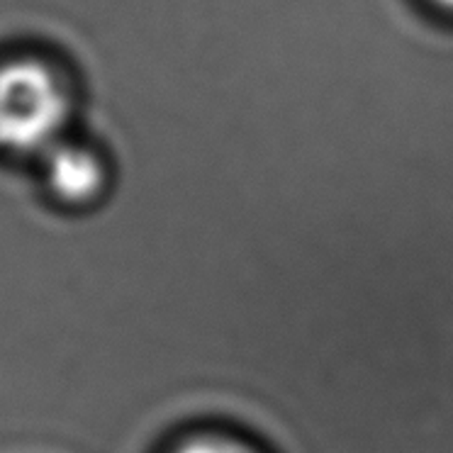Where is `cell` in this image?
I'll list each match as a JSON object with an SVG mask.
<instances>
[{
    "instance_id": "1",
    "label": "cell",
    "mask_w": 453,
    "mask_h": 453,
    "mask_svg": "<svg viewBox=\"0 0 453 453\" xmlns=\"http://www.w3.org/2000/svg\"><path fill=\"white\" fill-rule=\"evenodd\" d=\"M71 110L69 83L50 64L30 57L0 64V151L40 158L66 139Z\"/></svg>"
},
{
    "instance_id": "2",
    "label": "cell",
    "mask_w": 453,
    "mask_h": 453,
    "mask_svg": "<svg viewBox=\"0 0 453 453\" xmlns=\"http://www.w3.org/2000/svg\"><path fill=\"white\" fill-rule=\"evenodd\" d=\"M42 180L50 196L66 207H88L105 196L110 168L98 149L61 139L42 154Z\"/></svg>"
},
{
    "instance_id": "3",
    "label": "cell",
    "mask_w": 453,
    "mask_h": 453,
    "mask_svg": "<svg viewBox=\"0 0 453 453\" xmlns=\"http://www.w3.org/2000/svg\"><path fill=\"white\" fill-rule=\"evenodd\" d=\"M164 453H266L264 446L249 441L239 432H229L222 426H200L178 436Z\"/></svg>"
},
{
    "instance_id": "4",
    "label": "cell",
    "mask_w": 453,
    "mask_h": 453,
    "mask_svg": "<svg viewBox=\"0 0 453 453\" xmlns=\"http://www.w3.org/2000/svg\"><path fill=\"white\" fill-rule=\"evenodd\" d=\"M429 3H434V5H436V8H441V11L453 12V0H429Z\"/></svg>"
}]
</instances>
